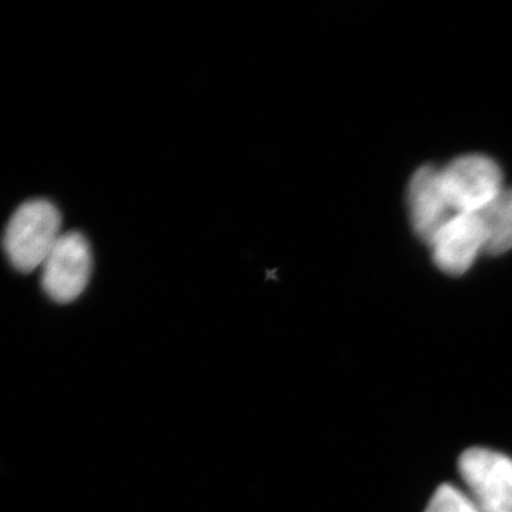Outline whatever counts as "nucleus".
Segmentation results:
<instances>
[{
    "label": "nucleus",
    "instance_id": "8",
    "mask_svg": "<svg viewBox=\"0 0 512 512\" xmlns=\"http://www.w3.org/2000/svg\"><path fill=\"white\" fill-rule=\"evenodd\" d=\"M424 512H481L466 491L443 484L437 488Z\"/></svg>",
    "mask_w": 512,
    "mask_h": 512
},
{
    "label": "nucleus",
    "instance_id": "7",
    "mask_svg": "<svg viewBox=\"0 0 512 512\" xmlns=\"http://www.w3.org/2000/svg\"><path fill=\"white\" fill-rule=\"evenodd\" d=\"M485 234V251L501 254L512 248V188L503 190L477 212Z\"/></svg>",
    "mask_w": 512,
    "mask_h": 512
},
{
    "label": "nucleus",
    "instance_id": "3",
    "mask_svg": "<svg viewBox=\"0 0 512 512\" xmlns=\"http://www.w3.org/2000/svg\"><path fill=\"white\" fill-rule=\"evenodd\" d=\"M441 185L457 214H477L503 191L500 168L491 158H457L440 171Z\"/></svg>",
    "mask_w": 512,
    "mask_h": 512
},
{
    "label": "nucleus",
    "instance_id": "4",
    "mask_svg": "<svg viewBox=\"0 0 512 512\" xmlns=\"http://www.w3.org/2000/svg\"><path fill=\"white\" fill-rule=\"evenodd\" d=\"M42 285L57 303L76 301L89 284L92 251L80 232H66L42 266Z\"/></svg>",
    "mask_w": 512,
    "mask_h": 512
},
{
    "label": "nucleus",
    "instance_id": "1",
    "mask_svg": "<svg viewBox=\"0 0 512 512\" xmlns=\"http://www.w3.org/2000/svg\"><path fill=\"white\" fill-rule=\"evenodd\" d=\"M60 228L62 217L52 202L32 200L20 205L3 237L10 264L25 274L43 266L63 235Z\"/></svg>",
    "mask_w": 512,
    "mask_h": 512
},
{
    "label": "nucleus",
    "instance_id": "5",
    "mask_svg": "<svg viewBox=\"0 0 512 512\" xmlns=\"http://www.w3.org/2000/svg\"><path fill=\"white\" fill-rule=\"evenodd\" d=\"M409 207L414 231L430 247L437 235L457 215L444 194L440 171L434 167L420 168L413 175L409 187Z\"/></svg>",
    "mask_w": 512,
    "mask_h": 512
},
{
    "label": "nucleus",
    "instance_id": "6",
    "mask_svg": "<svg viewBox=\"0 0 512 512\" xmlns=\"http://www.w3.org/2000/svg\"><path fill=\"white\" fill-rule=\"evenodd\" d=\"M431 248L441 271L450 275L464 274L480 249L485 248L480 218L477 214H457L437 235Z\"/></svg>",
    "mask_w": 512,
    "mask_h": 512
},
{
    "label": "nucleus",
    "instance_id": "2",
    "mask_svg": "<svg viewBox=\"0 0 512 512\" xmlns=\"http://www.w3.org/2000/svg\"><path fill=\"white\" fill-rule=\"evenodd\" d=\"M458 471L481 512H512V460L487 448L461 454Z\"/></svg>",
    "mask_w": 512,
    "mask_h": 512
}]
</instances>
